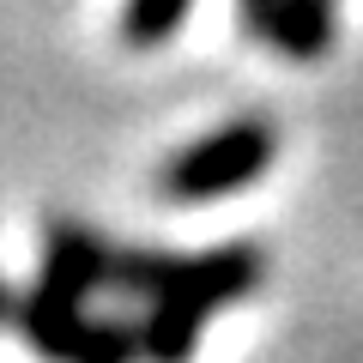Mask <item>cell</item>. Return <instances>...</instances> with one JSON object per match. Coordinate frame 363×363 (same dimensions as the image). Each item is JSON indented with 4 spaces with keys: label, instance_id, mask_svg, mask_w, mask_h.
Masks as SVG:
<instances>
[{
    "label": "cell",
    "instance_id": "5b68a950",
    "mask_svg": "<svg viewBox=\"0 0 363 363\" xmlns=\"http://www.w3.org/2000/svg\"><path fill=\"white\" fill-rule=\"evenodd\" d=\"M339 30V0H279L267 18V37L285 61H321Z\"/></svg>",
    "mask_w": 363,
    "mask_h": 363
},
{
    "label": "cell",
    "instance_id": "7a4b0ae2",
    "mask_svg": "<svg viewBox=\"0 0 363 363\" xmlns=\"http://www.w3.org/2000/svg\"><path fill=\"white\" fill-rule=\"evenodd\" d=\"M279 157V128L260 116H236L224 128L200 133V140L176 145V152L157 164L152 188L164 206H212V200L236 194L248 182H260Z\"/></svg>",
    "mask_w": 363,
    "mask_h": 363
},
{
    "label": "cell",
    "instance_id": "277c9868",
    "mask_svg": "<svg viewBox=\"0 0 363 363\" xmlns=\"http://www.w3.org/2000/svg\"><path fill=\"white\" fill-rule=\"evenodd\" d=\"M116 248L121 242H109L104 230H91L85 218H49L43 224V242H37V285L91 303L116 279Z\"/></svg>",
    "mask_w": 363,
    "mask_h": 363
},
{
    "label": "cell",
    "instance_id": "52a82bcc",
    "mask_svg": "<svg viewBox=\"0 0 363 363\" xmlns=\"http://www.w3.org/2000/svg\"><path fill=\"white\" fill-rule=\"evenodd\" d=\"M236 6H242L248 37H267V18H272V6H279V0H236Z\"/></svg>",
    "mask_w": 363,
    "mask_h": 363
},
{
    "label": "cell",
    "instance_id": "ba28073f",
    "mask_svg": "<svg viewBox=\"0 0 363 363\" xmlns=\"http://www.w3.org/2000/svg\"><path fill=\"white\" fill-rule=\"evenodd\" d=\"M13 297H18V285H13V279H0V327L13 321Z\"/></svg>",
    "mask_w": 363,
    "mask_h": 363
},
{
    "label": "cell",
    "instance_id": "8992f818",
    "mask_svg": "<svg viewBox=\"0 0 363 363\" xmlns=\"http://www.w3.org/2000/svg\"><path fill=\"white\" fill-rule=\"evenodd\" d=\"M188 13H194V0H121V43L157 49L188 25Z\"/></svg>",
    "mask_w": 363,
    "mask_h": 363
},
{
    "label": "cell",
    "instance_id": "6da1fadb",
    "mask_svg": "<svg viewBox=\"0 0 363 363\" xmlns=\"http://www.w3.org/2000/svg\"><path fill=\"white\" fill-rule=\"evenodd\" d=\"M260 279H267V255L255 242H218V248H200V255L121 242L109 291L145 303L140 315L145 363H188L206 321L230 303H242Z\"/></svg>",
    "mask_w": 363,
    "mask_h": 363
},
{
    "label": "cell",
    "instance_id": "3957f363",
    "mask_svg": "<svg viewBox=\"0 0 363 363\" xmlns=\"http://www.w3.org/2000/svg\"><path fill=\"white\" fill-rule=\"evenodd\" d=\"M6 333H18L43 363H145L140 321L128 327V321H109V315H91L79 297H61L37 279L18 285Z\"/></svg>",
    "mask_w": 363,
    "mask_h": 363
}]
</instances>
